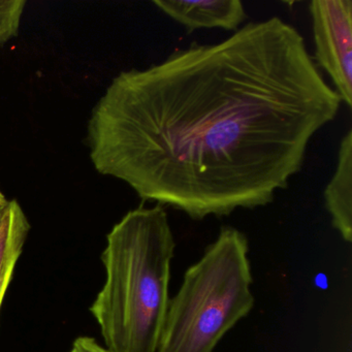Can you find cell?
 <instances>
[{
	"label": "cell",
	"instance_id": "6da1fadb",
	"mask_svg": "<svg viewBox=\"0 0 352 352\" xmlns=\"http://www.w3.org/2000/svg\"><path fill=\"white\" fill-rule=\"evenodd\" d=\"M341 102L302 34L272 17L119 74L92 111L90 157L143 201L222 217L287 188Z\"/></svg>",
	"mask_w": 352,
	"mask_h": 352
},
{
	"label": "cell",
	"instance_id": "7a4b0ae2",
	"mask_svg": "<svg viewBox=\"0 0 352 352\" xmlns=\"http://www.w3.org/2000/svg\"><path fill=\"white\" fill-rule=\"evenodd\" d=\"M174 234L162 206L129 212L107 236L106 281L90 312L111 352H156L168 312Z\"/></svg>",
	"mask_w": 352,
	"mask_h": 352
},
{
	"label": "cell",
	"instance_id": "3957f363",
	"mask_svg": "<svg viewBox=\"0 0 352 352\" xmlns=\"http://www.w3.org/2000/svg\"><path fill=\"white\" fill-rule=\"evenodd\" d=\"M247 236L223 226L170 298L156 352H213L254 306Z\"/></svg>",
	"mask_w": 352,
	"mask_h": 352
},
{
	"label": "cell",
	"instance_id": "277c9868",
	"mask_svg": "<svg viewBox=\"0 0 352 352\" xmlns=\"http://www.w3.org/2000/svg\"><path fill=\"white\" fill-rule=\"evenodd\" d=\"M314 61L333 81L336 92L352 107V1L313 0L310 3Z\"/></svg>",
	"mask_w": 352,
	"mask_h": 352
},
{
	"label": "cell",
	"instance_id": "5b68a950",
	"mask_svg": "<svg viewBox=\"0 0 352 352\" xmlns=\"http://www.w3.org/2000/svg\"><path fill=\"white\" fill-rule=\"evenodd\" d=\"M154 6L186 28L188 34L203 28L236 32L247 18L240 0H155Z\"/></svg>",
	"mask_w": 352,
	"mask_h": 352
},
{
	"label": "cell",
	"instance_id": "8992f818",
	"mask_svg": "<svg viewBox=\"0 0 352 352\" xmlns=\"http://www.w3.org/2000/svg\"><path fill=\"white\" fill-rule=\"evenodd\" d=\"M331 224L345 242L352 241V131L340 144L337 168L324 191Z\"/></svg>",
	"mask_w": 352,
	"mask_h": 352
},
{
	"label": "cell",
	"instance_id": "52a82bcc",
	"mask_svg": "<svg viewBox=\"0 0 352 352\" xmlns=\"http://www.w3.org/2000/svg\"><path fill=\"white\" fill-rule=\"evenodd\" d=\"M30 230V222L17 201L0 208V311Z\"/></svg>",
	"mask_w": 352,
	"mask_h": 352
},
{
	"label": "cell",
	"instance_id": "ba28073f",
	"mask_svg": "<svg viewBox=\"0 0 352 352\" xmlns=\"http://www.w3.org/2000/svg\"><path fill=\"white\" fill-rule=\"evenodd\" d=\"M25 6L24 0H0V45L17 36Z\"/></svg>",
	"mask_w": 352,
	"mask_h": 352
},
{
	"label": "cell",
	"instance_id": "9c48e42d",
	"mask_svg": "<svg viewBox=\"0 0 352 352\" xmlns=\"http://www.w3.org/2000/svg\"><path fill=\"white\" fill-rule=\"evenodd\" d=\"M73 349L76 352H111L104 346H100L96 339L90 337H79L74 342Z\"/></svg>",
	"mask_w": 352,
	"mask_h": 352
},
{
	"label": "cell",
	"instance_id": "30bf717a",
	"mask_svg": "<svg viewBox=\"0 0 352 352\" xmlns=\"http://www.w3.org/2000/svg\"><path fill=\"white\" fill-rule=\"evenodd\" d=\"M9 201H7V199H6L5 195L1 193V191H0V207H3V206L7 205V203Z\"/></svg>",
	"mask_w": 352,
	"mask_h": 352
},
{
	"label": "cell",
	"instance_id": "8fae6325",
	"mask_svg": "<svg viewBox=\"0 0 352 352\" xmlns=\"http://www.w3.org/2000/svg\"><path fill=\"white\" fill-rule=\"evenodd\" d=\"M71 352H76V351H75V350L72 349V350H71Z\"/></svg>",
	"mask_w": 352,
	"mask_h": 352
}]
</instances>
